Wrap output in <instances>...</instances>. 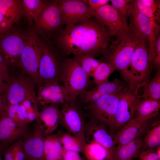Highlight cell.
Returning a JSON list of instances; mask_svg holds the SVG:
<instances>
[{"label":"cell","mask_w":160,"mask_h":160,"mask_svg":"<svg viewBox=\"0 0 160 160\" xmlns=\"http://www.w3.org/2000/svg\"><path fill=\"white\" fill-rule=\"evenodd\" d=\"M138 156L139 160H160L156 153L155 149L141 151Z\"/></svg>","instance_id":"cell-39"},{"label":"cell","mask_w":160,"mask_h":160,"mask_svg":"<svg viewBox=\"0 0 160 160\" xmlns=\"http://www.w3.org/2000/svg\"><path fill=\"white\" fill-rule=\"evenodd\" d=\"M115 70L111 63L100 62L92 76L94 83L97 85L108 81L109 77Z\"/></svg>","instance_id":"cell-32"},{"label":"cell","mask_w":160,"mask_h":160,"mask_svg":"<svg viewBox=\"0 0 160 160\" xmlns=\"http://www.w3.org/2000/svg\"><path fill=\"white\" fill-rule=\"evenodd\" d=\"M57 1L65 26L76 25L93 16L87 0H58Z\"/></svg>","instance_id":"cell-11"},{"label":"cell","mask_w":160,"mask_h":160,"mask_svg":"<svg viewBox=\"0 0 160 160\" xmlns=\"http://www.w3.org/2000/svg\"><path fill=\"white\" fill-rule=\"evenodd\" d=\"M0 12L12 25L24 15L21 0H0Z\"/></svg>","instance_id":"cell-24"},{"label":"cell","mask_w":160,"mask_h":160,"mask_svg":"<svg viewBox=\"0 0 160 160\" xmlns=\"http://www.w3.org/2000/svg\"><path fill=\"white\" fill-rule=\"evenodd\" d=\"M128 89V86L124 83L116 78L113 81L97 85L91 89L84 92L78 96V100L76 101L82 108L93 103L105 95L119 94Z\"/></svg>","instance_id":"cell-15"},{"label":"cell","mask_w":160,"mask_h":160,"mask_svg":"<svg viewBox=\"0 0 160 160\" xmlns=\"http://www.w3.org/2000/svg\"><path fill=\"white\" fill-rule=\"evenodd\" d=\"M83 154L87 160H104L106 158V152L104 148L94 142L86 143Z\"/></svg>","instance_id":"cell-33"},{"label":"cell","mask_w":160,"mask_h":160,"mask_svg":"<svg viewBox=\"0 0 160 160\" xmlns=\"http://www.w3.org/2000/svg\"><path fill=\"white\" fill-rule=\"evenodd\" d=\"M136 96L139 99L159 100L160 98V68L156 70L151 80L140 88Z\"/></svg>","instance_id":"cell-26"},{"label":"cell","mask_w":160,"mask_h":160,"mask_svg":"<svg viewBox=\"0 0 160 160\" xmlns=\"http://www.w3.org/2000/svg\"><path fill=\"white\" fill-rule=\"evenodd\" d=\"M137 9L139 12L151 19L157 20L160 14L159 1L135 0Z\"/></svg>","instance_id":"cell-29"},{"label":"cell","mask_w":160,"mask_h":160,"mask_svg":"<svg viewBox=\"0 0 160 160\" xmlns=\"http://www.w3.org/2000/svg\"><path fill=\"white\" fill-rule=\"evenodd\" d=\"M24 15L30 23L34 20L35 22L42 11L47 3L41 0H21Z\"/></svg>","instance_id":"cell-30"},{"label":"cell","mask_w":160,"mask_h":160,"mask_svg":"<svg viewBox=\"0 0 160 160\" xmlns=\"http://www.w3.org/2000/svg\"><path fill=\"white\" fill-rule=\"evenodd\" d=\"M111 36L108 29L95 18L79 23L65 26L57 34V45L66 55H83L94 57L105 53Z\"/></svg>","instance_id":"cell-1"},{"label":"cell","mask_w":160,"mask_h":160,"mask_svg":"<svg viewBox=\"0 0 160 160\" xmlns=\"http://www.w3.org/2000/svg\"><path fill=\"white\" fill-rule=\"evenodd\" d=\"M7 104L5 92L2 95H0V114L3 112Z\"/></svg>","instance_id":"cell-45"},{"label":"cell","mask_w":160,"mask_h":160,"mask_svg":"<svg viewBox=\"0 0 160 160\" xmlns=\"http://www.w3.org/2000/svg\"><path fill=\"white\" fill-rule=\"evenodd\" d=\"M1 147L0 146V151H1Z\"/></svg>","instance_id":"cell-50"},{"label":"cell","mask_w":160,"mask_h":160,"mask_svg":"<svg viewBox=\"0 0 160 160\" xmlns=\"http://www.w3.org/2000/svg\"><path fill=\"white\" fill-rule=\"evenodd\" d=\"M141 40L131 30L112 41L104 53L108 62L119 72L126 82L128 68L132 55Z\"/></svg>","instance_id":"cell-3"},{"label":"cell","mask_w":160,"mask_h":160,"mask_svg":"<svg viewBox=\"0 0 160 160\" xmlns=\"http://www.w3.org/2000/svg\"><path fill=\"white\" fill-rule=\"evenodd\" d=\"M89 77L75 58H66L61 65L60 78L66 90L70 100H75L86 91Z\"/></svg>","instance_id":"cell-4"},{"label":"cell","mask_w":160,"mask_h":160,"mask_svg":"<svg viewBox=\"0 0 160 160\" xmlns=\"http://www.w3.org/2000/svg\"><path fill=\"white\" fill-rule=\"evenodd\" d=\"M0 25L8 31H11L12 25L0 12Z\"/></svg>","instance_id":"cell-44"},{"label":"cell","mask_w":160,"mask_h":160,"mask_svg":"<svg viewBox=\"0 0 160 160\" xmlns=\"http://www.w3.org/2000/svg\"><path fill=\"white\" fill-rule=\"evenodd\" d=\"M1 151H0V160H2L1 156Z\"/></svg>","instance_id":"cell-49"},{"label":"cell","mask_w":160,"mask_h":160,"mask_svg":"<svg viewBox=\"0 0 160 160\" xmlns=\"http://www.w3.org/2000/svg\"><path fill=\"white\" fill-rule=\"evenodd\" d=\"M41 54L39 68L40 83L57 82L60 78L61 65L49 47L41 41Z\"/></svg>","instance_id":"cell-16"},{"label":"cell","mask_w":160,"mask_h":160,"mask_svg":"<svg viewBox=\"0 0 160 160\" xmlns=\"http://www.w3.org/2000/svg\"><path fill=\"white\" fill-rule=\"evenodd\" d=\"M43 84L47 86L52 92L56 93L63 94L69 97L68 92L65 88L63 85L59 84L57 82H50Z\"/></svg>","instance_id":"cell-41"},{"label":"cell","mask_w":160,"mask_h":160,"mask_svg":"<svg viewBox=\"0 0 160 160\" xmlns=\"http://www.w3.org/2000/svg\"><path fill=\"white\" fill-rule=\"evenodd\" d=\"M33 81L25 76L11 77L5 92L7 103L13 105L28 100L38 105Z\"/></svg>","instance_id":"cell-9"},{"label":"cell","mask_w":160,"mask_h":160,"mask_svg":"<svg viewBox=\"0 0 160 160\" xmlns=\"http://www.w3.org/2000/svg\"></svg>","instance_id":"cell-51"},{"label":"cell","mask_w":160,"mask_h":160,"mask_svg":"<svg viewBox=\"0 0 160 160\" xmlns=\"http://www.w3.org/2000/svg\"><path fill=\"white\" fill-rule=\"evenodd\" d=\"M111 5L126 22L132 7L133 0H111Z\"/></svg>","instance_id":"cell-35"},{"label":"cell","mask_w":160,"mask_h":160,"mask_svg":"<svg viewBox=\"0 0 160 160\" xmlns=\"http://www.w3.org/2000/svg\"><path fill=\"white\" fill-rule=\"evenodd\" d=\"M129 17V28L141 40L149 42L154 35L158 33L159 27L155 20L144 16L139 12L135 0H133Z\"/></svg>","instance_id":"cell-14"},{"label":"cell","mask_w":160,"mask_h":160,"mask_svg":"<svg viewBox=\"0 0 160 160\" xmlns=\"http://www.w3.org/2000/svg\"><path fill=\"white\" fill-rule=\"evenodd\" d=\"M4 160H14L11 147L5 150L4 151Z\"/></svg>","instance_id":"cell-46"},{"label":"cell","mask_w":160,"mask_h":160,"mask_svg":"<svg viewBox=\"0 0 160 160\" xmlns=\"http://www.w3.org/2000/svg\"><path fill=\"white\" fill-rule=\"evenodd\" d=\"M150 55L153 65L156 70L160 68V36L158 34L155 37Z\"/></svg>","instance_id":"cell-36"},{"label":"cell","mask_w":160,"mask_h":160,"mask_svg":"<svg viewBox=\"0 0 160 160\" xmlns=\"http://www.w3.org/2000/svg\"><path fill=\"white\" fill-rule=\"evenodd\" d=\"M153 66L149 42L141 40L133 53L127 71L128 89L135 95L138 90L150 81Z\"/></svg>","instance_id":"cell-2"},{"label":"cell","mask_w":160,"mask_h":160,"mask_svg":"<svg viewBox=\"0 0 160 160\" xmlns=\"http://www.w3.org/2000/svg\"><path fill=\"white\" fill-rule=\"evenodd\" d=\"M120 93L105 95L93 103L82 108L86 119L103 124L111 129Z\"/></svg>","instance_id":"cell-7"},{"label":"cell","mask_w":160,"mask_h":160,"mask_svg":"<svg viewBox=\"0 0 160 160\" xmlns=\"http://www.w3.org/2000/svg\"><path fill=\"white\" fill-rule=\"evenodd\" d=\"M35 22L36 28L43 33L56 30L60 32L63 29V17L57 0L47 3Z\"/></svg>","instance_id":"cell-17"},{"label":"cell","mask_w":160,"mask_h":160,"mask_svg":"<svg viewBox=\"0 0 160 160\" xmlns=\"http://www.w3.org/2000/svg\"><path fill=\"white\" fill-rule=\"evenodd\" d=\"M25 45L18 65L33 81L40 83L39 68L41 54V41L34 33L25 35Z\"/></svg>","instance_id":"cell-6"},{"label":"cell","mask_w":160,"mask_h":160,"mask_svg":"<svg viewBox=\"0 0 160 160\" xmlns=\"http://www.w3.org/2000/svg\"><path fill=\"white\" fill-rule=\"evenodd\" d=\"M7 64L3 55L0 52V76L5 82L9 83L11 77L9 75Z\"/></svg>","instance_id":"cell-38"},{"label":"cell","mask_w":160,"mask_h":160,"mask_svg":"<svg viewBox=\"0 0 160 160\" xmlns=\"http://www.w3.org/2000/svg\"><path fill=\"white\" fill-rule=\"evenodd\" d=\"M37 99L38 103L43 106L51 104L60 105L65 101L70 100L68 96L53 92L44 84L39 88Z\"/></svg>","instance_id":"cell-27"},{"label":"cell","mask_w":160,"mask_h":160,"mask_svg":"<svg viewBox=\"0 0 160 160\" xmlns=\"http://www.w3.org/2000/svg\"><path fill=\"white\" fill-rule=\"evenodd\" d=\"M59 125L76 138L84 147L86 143L85 131L86 119L81 107L75 100H68L60 105Z\"/></svg>","instance_id":"cell-5"},{"label":"cell","mask_w":160,"mask_h":160,"mask_svg":"<svg viewBox=\"0 0 160 160\" xmlns=\"http://www.w3.org/2000/svg\"><path fill=\"white\" fill-rule=\"evenodd\" d=\"M4 113L6 115L14 121L22 125L18 118L17 105H12L7 103V105L4 111Z\"/></svg>","instance_id":"cell-40"},{"label":"cell","mask_w":160,"mask_h":160,"mask_svg":"<svg viewBox=\"0 0 160 160\" xmlns=\"http://www.w3.org/2000/svg\"><path fill=\"white\" fill-rule=\"evenodd\" d=\"M59 131L60 140L64 151H71L83 154V147L76 138L66 132Z\"/></svg>","instance_id":"cell-31"},{"label":"cell","mask_w":160,"mask_h":160,"mask_svg":"<svg viewBox=\"0 0 160 160\" xmlns=\"http://www.w3.org/2000/svg\"><path fill=\"white\" fill-rule=\"evenodd\" d=\"M61 117L60 105L51 104L44 106L39 111V119L42 124L45 136L52 134L59 126Z\"/></svg>","instance_id":"cell-21"},{"label":"cell","mask_w":160,"mask_h":160,"mask_svg":"<svg viewBox=\"0 0 160 160\" xmlns=\"http://www.w3.org/2000/svg\"><path fill=\"white\" fill-rule=\"evenodd\" d=\"M160 108V100L137 98L134 117L149 121L156 117Z\"/></svg>","instance_id":"cell-25"},{"label":"cell","mask_w":160,"mask_h":160,"mask_svg":"<svg viewBox=\"0 0 160 160\" xmlns=\"http://www.w3.org/2000/svg\"><path fill=\"white\" fill-rule=\"evenodd\" d=\"M62 160H84L79 153L73 151H64Z\"/></svg>","instance_id":"cell-42"},{"label":"cell","mask_w":160,"mask_h":160,"mask_svg":"<svg viewBox=\"0 0 160 160\" xmlns=\"http://www.w3.org/2000/svg\"><path fill=\"white\" fill-rule=\"evenodd\" d=\"M156 152L159 159H160V146L156 149Z\"/></svg>","instance_id":"cell-47"},{"label":"cell","mask_w":160,"mask_h":160,"mask_svg":"<svg viewBox=\"0 0 160 160\" xmlns=\"http://www.w3.org/2000/svg\"><path fill=\"white\" fill-rule=\"evenodd\" d=\"M85 135L86 143L94 142L99 144L106 151L105 160H113L115 145L114 134L109 127L99 122L87 120Z\"/></svg>","instance_id":"cell-8"},{"label":"cell","mask_w":160,"mask_h":160,"mask_svg":"<svg viewBox=\"0 0 160 160\" xmlns=\"http://www.w3.org/2000/svg\"><path fill=\"white\" fill-rule=\"evenodd\" d=\"M149 121L136 117L131 119L114 135L115 146L116 145L125 144L140 138L146 132Z\"/></svg>","instance_id":"cell-20"},{"label":"cell","mask_w":160,"mask_h":160,"mask_svg":"<svg viewBox=\"0 0 160 160\" xmlns=\"http://www.w3.org/2000/svg\"><path fill=\"white\" fill-rule=\"evenodd\" d=\"M28 127H25L7 116L4 111L0 114V143L4 150L15 142L21 139Z\"/></svg>","instance_id":"cell-19"},{"label":"cell","mask_w":160,"mask_h":160,"mask_svg":"<svg viewBox=\"0 0 160 160\" xmlns=\"http://www.w3.org/2000/svg\"><path fill=\"white\" fill-rule=\"evenodd\" d=\"M109 0H87L89 7L93 12L103 6L108 4Z\"/></svg>","instance_id":"cell-43"},{"label":"cell","mask_w":160,"mask_h":160,"mask_svg":"<svg viewBox=\"0 0 160 160\" xmlns=\"http://www.w3.org/2000/svg\"><path fill=\"white\" fill-rule=\"evenodd\" d=\"M32 129L28 127L22 139L24 152V160H46L44 154L45 136L39 118Z\"/></svg>","instance_id":"cell-10"},{"label":"cell","mask_w":160,"mask_h":160,"mask_svg":"<svg viewBox=\"0 0 160 160\" xmlns=\"http://www.w3.org/2000/svg\"><path fill=\"white\" fill-rule=\"evenodd\" d=\"M5 82L3 79V78H2V77L0 76V83H4Z\"/></svg>","instance_id":"cell-48"},{"label":"cell","mask_w":160,"mask_h":160,"mask_svg":"<svg viewBox=\"0 0 160 160\" xmlns=\"http://www.w3.org/2000/svg\"><path fill=\"white\" fill-rule=\"evenodd\" d=\"M74 57L76 59L89 77L92 76L100 63L99 60L89 56L80 55Z\"/></svg>","instance_id":"cell-34"},{"label":"cell","mask_w":160,"mask_h":160,"mask_svg":"<svg viewBox=\"0 0 160 160\" xmlns=\"http://www.w3.org/2000/svg\"><path fill=\"white\" fill-rule=\"evenodd\" d=\"M143 144V140L140 137L116 146L113 160H133L142 151Z\"/></svg>","instance_id":"cell-22"},{"label":"cell","mask_w":160,"mask_h":160,"mask_svg":"<svg viewBox=\"0 0 160 160\" xmlns=\"http://www.w3.org/2000/svg\"><path fill=\"white\" fill-rule=\"evenodd\" d=\"M25 45L24 35L11 31L0 36V52L8 63L18 65Z\"/></svg>","instance_id":"cell-18"},{"label":"cell","mask_w":160,"mask_h":160,"mask_svg":"<svg viewBox=\"0 0 160 160\" xmlns=\"http://www.w3.org/2000/svg\"><path fill=\"white\" fill-rule=\"evenodd\" d=\"M143 140L142 151L156 149L160 146V121L156 120L149 125Z\"/></svg>","instance_id":"cell-28"},{"label":"cell","mask_w":160,"mask_h":160,"mask_svg":"<svg viewBox=\"0 0 160 160\" xmlns=\"http://www.w3.org/2000/svg\"><path fill=\"white\" fill-rule=\"evenodd\" d=\"M63 151L59 130L45 137L44 154L46 160H62Z\"/></svg>","instance_id":"cell-23"},{"label":"cell","mask_w":160,"mask_h":160,"mask_svg":"<svg viewBox=\"0 0 160 160\" xmlns=\"http://www.w3.org/2000/svg\"><path fill=\"white\" fill-rule=\"evenodd\" d=\"M137 98L128 89L120 93L111 129L114 135L135 116Z\"/></svg>","instance_id":"cell-13"},{"label":"cell","mask_w":160,"mask_h":160,"mask_svg":"<svg viewBox=\"0 0 160 160\" xmlns=\"http://www.w3.org/2000/svg\"><path fill=\"white\" fill-rule=\"evenodd\" d=\"M10 146L14 160H24L25 155L22 139L15 142Z\"/></svg>","instance_id":"cell-37"},{"label":"cell","mask_w":160,"mask_h":160,"mask_svg":"<svg viewBox=\"0 0 160 160\" xmlns=\"http://www.w3.org/2000/svg\"><path fill=\"white\" fill-rule=\"evenodd\" d=\"M93 16L109 30L111 35L117 38L131 30L126 22L111 5L108 4L93 12Z\"/></svg>","instance_id":"cell-12"}]
</instances>
